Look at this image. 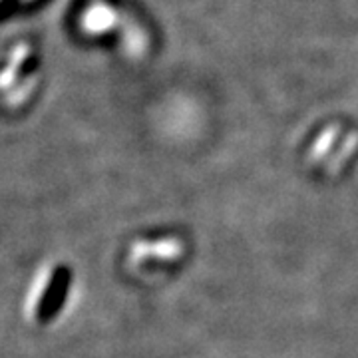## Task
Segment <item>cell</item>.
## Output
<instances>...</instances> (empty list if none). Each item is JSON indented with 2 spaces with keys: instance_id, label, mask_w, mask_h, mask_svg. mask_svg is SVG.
I'll use <instances>...</instances> for the list:
<instances>
[{
  "instance_id": "cell-2",
  "label": "cell",
  "mask_w": 358,
  "mask_h": 358,
  "mask_svg": "<svg viewBox=\"0 0 358 358\" xmlns=\"http://www.w3.org/2000/svg\"><path fill=\"white\" fill-rule=\"evenodd\" d=\"M334 138H336V128L327 129V131L320 136L319 140L315 141V145H313V150H310V157H313V159H319V157H322V155L331 150Z\"/></svg>"
},
{
  "instance_id": "cell-1",
  "label": "cell",
  "mask_w": 358,
  "mask_h": 358,
  "mask_svg": "<svg viewBox=\"0 0 358 358\" xmlns=\"http://www.w3.org/2000/svg\"><path fill=\"white\" fill-rule=\"evenodd\" d=\"M183 255V243L179 239H155V241H138L131 247V259H178Z\"/></svg>"
}]
</instances>
